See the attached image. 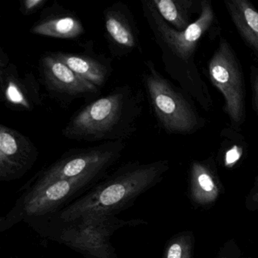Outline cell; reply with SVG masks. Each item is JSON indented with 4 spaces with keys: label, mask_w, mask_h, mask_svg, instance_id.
Masks as SVG:
<instances>
[{
    "label": "cell",
    "mask_w": 258,
    "mask_h": 258,
    "mask_svg": "<svg viewBox=\"0 0 258 258\" xmlns=\"http://www.w3.org/2000/svg\"><path fill=\"white\" fill-rule=\"evenodd\" d=\"M143 9L155 40L161 48L166 71L179 87L205 111L212 108L209 89L196 62L201 40L217 25L211 0H202V11L195 22L182 31H176L158 14L151 0H143Z\"/></svg>",
    "instance_id": "cell-1"
},
{
    "label": "cell",
    "mask_w": 258,
    "mask_h": 258,
    "mask_svg": "<svg viewBox=\"0 0 258 258\" xmlns=\"http://www.w3.org/2000/svg\"><path fill=\"white\" fill-rule=\"evenodd\" d=\"M167 161H130L108 173L90 191L57 213L39 235L54 225L88 214L117 215L133 206L143 193L155 186L168 170Z\"/></svg>",
    "instance_id": "cell-2"
},
{
    "label": "cell",
    "mask_w": 258,
    "mask_h": 258,
    "mask_svg": "<svg viewBox=\"0 0 258 258\" xmlns=\"http://www.w3.org/2000/svg\"><path fill=\"white\" fill-rule=\"evenodd\" d=\"M143 97L141 90L127 84L115 87L77 111L61 134L74 141H124L137 131Z\"/></svg>",
    "instance_id": "cell-3"
},
{
    "label": "cell",
    "mask_w": 258,
    "mask_h": 258,
    "mask_svg": "<svg viewBox=\"0 0 258 258\" xmlns=\"http://www.w3.org/2000/svg\"><path fill=\"white\" fill-rule=\"evenodd\" d=\"M142 80L154 116L167 134L191 135L205 126L192 98L164 78L150 60L145 61Z\"/></svg>",
    "instance_id": "cell-4"
},
{
    "label": "cell",
    "mask_w": 258,
    "mask_h": 258,
    "mask_svg": "<svg viewBox=\"0 0 258 258\" xmlns=\"http://www.w3.org/2000/svg\"><path fill=\"white\" fill-rule=\"evenodd\" d=\"M146 223L142 219L124 220L109 214H88L54 225L41 237L64 244L86 258H117L111 236L125 226Z\"/></svg>",
    "instance_id": "cell-5"
},
{
    "label": "cell",
    "mask_w": 258,
    "mask_h": 258,
    "mask_svg": "<svg viewBox=\"0 0 258 258\" xmlns=\"http://www.w3.org/2000/svg\"><path fill=\"white\" fill-rule=\"evenodd\" d=\"M208 74L223 99V111L231 126L241 131L246 119V87L242 66L228 40L220 37L218 46L208 61Z\"/></svg>",
    "instance_id": "cell-6"
},
{
    "label": "cell",
    "mask_w": 258,
    "mask_h": 258,
    "mask_svg": "<svg viewBox=\"0 0 258 258\" xmlns=\"http://www.w3.org/2000/svg\"><path fill=\"white\" fill-rule=\"evenodd\" d=\"M125 148L124 141H116L93 147L71 149L36 173L19 192L37 189L56 179L77 177L100 167H112L121 158Z\"/></svg>",
    "instance_id": "cell-7"
},
{
    "label": "cell",
    "mask_w": 258,
    "mask_h": 258,
    "mask_svg": "<svg viewBox=\"0 0 258 258\" xmlns=\"http://www.w3.org/2000/svg\"><path fill=\"white\" fill-rule=\"evenodd\" d=\"M40 80L47 93L59 102H69L100 93V89L77 75L66 64L52 56L43 54L39 61Z\"/></svg>",
    "instance_id": "cell-8"
},
{
    "label": "cell",
    "mask_w": 258,
    "mask_h": 258,
    "mask_svg": "<svg viewBox=\"0 0 258 258\" xmlns=\"http://www.w3.org/2000/svg\"><path fill=\"white\" fill-rule=\"evenodd\" d=\"M39 150L22 133L0 124V181L22 179L37 162Z\"/></svg>",
    "instance_id": "cell-9"
},
{
    "label": "cell",
    "mask_w": 258,
    "mask_h": 258,
    "mask_svg": "<svg viewBox=\"0 0 258 258\" xmlns=\"http://www.w3.org/2000/svg\"><path fill=\"white\" fill-rule=\"evenodd\" d=\"M2 102L16 111H33L43 103L40 84L32 73L22 75L14 63L0 69Z\"/></svg>",
    "instance_id": "cell-10"
},
{
    "label": "cell",
    "mask_w": 258,
    "mask_h": 258,
    "mask_svg": "<svg viewBox=\"0 0 258 258\" xmlns=\"http://www.w3.org/2000/svg\"><path fill=\"white\" fill-rule=\"evenodd\" d=\"M105 38L115 56H125L140 48L139 31L129 7L117 2L103 13Z\"/></svg>",
    "instance_id": "cell-11"
},
{
    "label": "cell",
    "mask_w": 258,
    "mask_h": 258,
    "mask_svg": "<svg viewBox=\"0 0 258 258\" xmlns=\"http://www.w3.org/2000/svg\"><path fill=\"white\" fill-rule=\"evenodd\" d=\"M85 32L81 19L62 7L47 8L30 29L34 35L62 40H75Z\"/></svg>",
    "instance_id": "cell-12"
},
{
    "label": "cell",
    "mask_w": 258,
    "mask_h": 258,
    "mask_svg": "<svg viewBox=\"0 0 258 258\" xmlns=\"http://www.w3.org/2000/svg\"><path fill=\"white\" fill-rule=\"evenodd\" d=\"M225 8L241 40L258 56V10L248 0H225Z\"/></svg>",
    "instance_id": "cell-13"
},
{
    "label": "cell",
    "mask_w": 258,
    "mask_h": 258,
    "mask_svg": "<svg viewBox=\"0 0 258 258\" xmlns=\"http://www.w3.org/2000/svg\"><path fill=\"white\" fill-rule=\"evenodd\" d=\"M74 72L98 88L105 86L111 74V66L106 60L83 53L51 52Z\"/></svg>",
    "instance_id": "cell-14"
},
{
    "label": "cell",
    "mask_w": 258,
    "mask_h": 258,
    "mask_svg": "<svg viewBox=\"0 0 258 258\" xmlns=\"http://www.w3.org/2000/svg\"><path fill=\"white\" fill-rule=\"evenodd\" d=\"M161 17L176 31H182L195 21L193 16L200 15L202 0H151Z\"/></svg>",
    "instance_id": "cell-15"
},
{
    "label": "cell",
    "mask_w": 258,
    "mask_h": 258,
    "mask_svg": "<svg viewBox=\"0 0 258 258\" xmlns=\"http://www.w3.org/2000/svg\"><path fill=\"white\" fill-rule=\"evenodd\" d=\"M211 165L210 161H195L190 168L191 196L200 205L212 203L219 196Z\"/></svg>",
    "instance_id": "cell-16"
},
{
    "label": "cell",
    "mask_w": 258,
    "mask_h": 258,
    "mask_svg": "<svg viewBox=\"0 0 258 258\" xmlns=\"http://www.w3.org/2000/svg\"><path fill=\"white\" fill-rule=\"evenodd\" d=\"M191 247V239L188 235H176L167 243L163 258H190Z\"/></svg>",
    "instance_id": "cell-17"
},
{
    "label": "cell",
    "mask_w": 258,
    "mask_h": 258,
    "mask_svg": "<svg viewBox=\"0 0 258 258\" xmlns=\"http://www.w3.org/2000/svg\"><path fill=\"white\" fill-rule=\"evenodd\" d=\"M249 75L252 93V108L258 117V68L254 64L250 66Z\"/></svg>",
    "instance_id": "cell-18"
},
{
    "label": "cell",
    "mask_w": 258,
    "mask_h": 258,
    "mask_svg": "<svg viewBox=\"0 0 258 258\" xmlns=\"http://www.w3.org/2000/svg\"><path fill=\"white\" fill-rule=\"evenodd\" d=\"M47 2L48 0H22L19 10L23 16H31L43 9Z\"/></svg>",
    "instance_id": "cell-19"
},
{
    "label": "cell",
    "mask_w": 258,
    "mask_h": 258,
    "mask_svg": "<svg viewBox=\"0 0 258 258\" xmlns=\"http://www.w3.org/2000/svg\"><path fill=\"white\" fill-rule=\"evenodd\" d=\"M10 64V58L8 55L4 52V49L0 50V69H4V68L8 66Z\"/></svg>",
    "instance_id": "cell-20"
},
{
    "label": "cell",
    "mask_w": 258,
    "mask_h": 258,
    "mask_svg": "<svg viewBox=\"0 0 258 258\" xmlns=\"http://www.w3.org/2000/svg\"><path fill=\"white\" fill-rule=\"evenodd\" d=\"M253 199L258 203V177L256 179V185H255V191L253 193Z\"/></svg>",
    "instance_id": "cell-21"
},
{
    "label": "cell",
    "mask_w": 258,
    "mask_h": 258,
    "mask_svg": "<svg viewBox=\"0 0 258 258\" xmlns=\"http://www.w3.org/2000/svg\"><path fill=\"white\" fill-rule=\"evenodd\" d=\"M223 258H229V257H223Z\"/></svg>",
    "instance_id": "cell-22"
}]
</instances>
